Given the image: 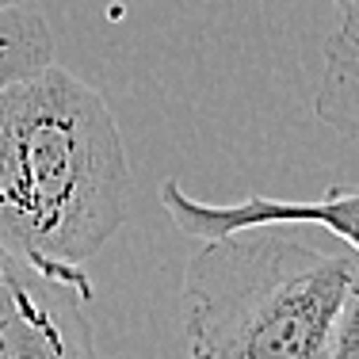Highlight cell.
Segmentation results:
<instances>
[{
  "label": "cell",
  "mask_w": 359,
  "mask_h": 359,
  "mask_svg": "<svg viewBox=\"0 0 359 359\" xmlns=\"http://www.w3.org/2000/svg\"><path fill=\"white\" fill-rule=\"evenodd\" d=\"M130 210V161L107 100L46 69L0 88V245L62 283L88 287Z\"/></svg>",
  "instance_id": "obj_1"
},
{
  "label": "cell",
  "mask_w": 359,
  "mask_h": 359,
  "mask_svg": "<svg viewBox=\"0 0 359 359\" xmlns=\"http://www.w3.org/2000/svg\"><path fill=\"white\" fill-rule=\"evenodd\" d=\"M359 264L283 233V226L207 237L184 268L191 359H325Z\"/></svg>",
  "instance_id": "obj_2"
},
{
  "label": "cell",
  "mask_w": 359,
  "mask_h": 359,
  "mask_svg": "<svg viewBox=\"0 0 359 359\" xmlns=\"http://www.w3.org/2000/svg\"><path fill=\"white\" fill-rule=\"evenodd\" d=\"M92 290L42 276L0 245V359H100Z\"/></svg>",
  "instance_id": "obj_3"
},
{
  "label": "cell",
  "mask_w": 359,
  "mask_h": 359,
  "mask_svg": "<svg viewBox=\"0 0 359 359\" xmlns=\"http://www.w3.org/2000/svg\"><path fill=\"white\" fill-rule=\"evenodd\" d=\"M161 207L168 210L180 233H191L199 241L256 226H321L337 233L352 252H359V184H329L318 199L249 195L241 203H203L191 191H184L180 180H165Z\"/></svg>",
  "instance_id": "obj_4"
},
{
  "label": "cell",
  "mask_w": 359,
  "mask_h": 359,
  "mask_svg": "<svg viewBox=\"0 0 359 359\" xmlns=\"http://www.w3.org/2000/svg\"><path fill=\"white\" fill-rule=\"evenodd\" d=\"M313 115L359 145V50L340 35L325 42V65L313 88Z\"/></svg>",
  "instance_id": "obj_5"
},
{
  "label": "cell",
  "mask_w": 359,
  "mask_h": 359,
  "mask_svg": "<svg viewBox=\"0 0 359 359\" xmlns=\"http://www.w3.org/2000/svg\"><path fill=\"white\" fill-rule=\"evenodd\" d=\"M54 62V31L46 15L23 4L0 8V88Z\"/></svg>",
  "instance_id": "obj_6"
},
{
  "label": "cell",
  "mask_w": 359,
  "mask_h": 359,
  "mask_svg": "<svg viewBox=\"0 0 359 359\" xmlns=\"http://www.w3.org/2000/svg\"><path fill=\"white\" fill-rule=\"evenodd\" d=\"M325 359H359V283H352L344 306H340V313H337Z\"/></svg>",
  "instance_id": "obj_7"
},
{
  "label": "cell",
  "mask_w": 359,
  "mask_h": 359,
  "mask_svg": "<svg viewBox=\"0 0 359 359\" xmlns=\"http://www.w3.org/2000/svg\"><path fill=\"white\" fill-rule=\"evenodd\" d=\"M332 4H337V15H340L337 35L359 50V0H332Z\"/></svg>",
  "instance_id": "obj_8"
},
{
  "label": "cell",
  "mask_w": 359,
  "mask_h": 359,
  "mask_svg": "<svg viewBox=\"0 0 359 359\" xmlns=\"http://www.w3.org/2000/svg\"><path fill=\"white\" fill-rule=\"evenodd\" d=\"M12 4H23V0H0V8H12Z\"/></svg>",
  "instance_id": "obj_9"
}]
</instances>
